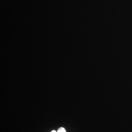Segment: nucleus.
I'll list each match as a JSON object with an SVG mask.
<instances>
[{
	"instance_id": "obj_2",
	"label": "nucleus",
	"mask_w": 132,
	"mask_h": 132,
	"mask_svg": "<svg viewBox=\"0 0 132 132\" xmlns=\"http://www.w3.org/2000/svg\"><path fill=\"white\" fill-rule=\"evenodd\" d=\"M51 132H57V131H56L55 130H52Z\"/></svg>"
},
{
	"instance_id": "obj_1",
	"label": "nucleus",
	"mask_w": 132,
	"mask_h": 132,
	"mask_svg": "<svg viewBox=\"0 0 132 132\" xmlns=\"http://www.w3.org/2000/svg\"><path fill=\"white\" fill-rule=\"evenodd\" d=\"M57 132H67L66 129L64 127H60L57 130Z\"/></svg>"
}]
</instances>
